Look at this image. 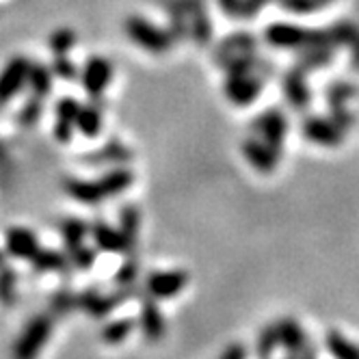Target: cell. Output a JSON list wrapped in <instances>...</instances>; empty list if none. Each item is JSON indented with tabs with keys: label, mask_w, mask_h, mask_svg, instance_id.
<instances>
[{
	"label": "cell",
	"mask_w": 359,
	"mask_h": 359,
	"mask_svg": "<svg viewBox=\"0 0 359 359\" xmlns=\"http://www.w3.org/2000/svg\"><path fill=\"white\" fill-rule=\"evenodd\" d=\"M123 27H126V35L130 37L137 46L147 50V53L165 55L171 50V43H173L171 33L158 29L156 24H151L149 20H145L141 15H128Z\"/></svg>",
	"instance_id": "6da1fadb"
},
{
	"label": "cell",
	"mask_w": 359,
	"mask_h": 359,
	"mask_svg": "<svg viewBox=\"0 0 359 359\" xmlns=\"http://www.w3.org/2000/svg\"><path fill=\"white\" fill-rule=\"evenodd\" d=\"M50 329H53V320L48 316H35L29 327L24 329V333L18 338L15 346H13V355L20 357V359H31L35 357L43 344L48 342L50 338Z\"/></svg>",
	"instance_id": "7a4b0ae2"
},
{
	"label": "cell",
	"mask_w": 359,
	"mask_h": 359,
	"mask_svg": "<svg viewBox=\"0 0 359 359\" xmlns=\"http://www.w3.org/2000/svg\"><path fill=\"white\" fill-rule=\"evenodd\" d=\"M253 130H255V135H260V139L271 149H275L277 154H281V147H284L286 133H288V123H286L284 113L277 111V109H271V111L262 113L258 119H255Z\"/></svg>",
	"instance_id": "3957f363"
},
{
	"label": "cell",
	"mask_w": 359,
	"mask_h": 359,
	"mask_svg": "<svg viewBox=\"0 0 359 359\" xmlns=\"http://www.w3.org/2000/svg\"><path fill=\"white\" fill-rule=\"evenodd\" d=\"M111 79H113V63L104 57H91L81 74L83 89L95 100L107 91Z\"/></svg>",
	"instance_id": "277c9868"
},
{
	"label": "cell",
	"mask_w": 359,
	"mask_h": 359,
	"mask_svg": "<svg viewBox=\"0 0 359 359\" xmlns=\"http://www.w3.org/2000/svg\"><path fill=\"white\" fill-rule=\"evenodd\" d=\"M31 61L27 57H13L0 72V104L9 102L29 81Z\"/></svg>",
	"instance_id": "5b68a950"
},
{
	"label": "cell",
	"mask_w": 359,
	"mask_h": 359,
	"mask_svg": "<svg viewBox=\"0 0 359 359\" xmlns=\"http://www.w3.org/2000/svg\"><path fill=\"white\" fill-rule=\"evenodd\" d=\"M264 83L253 74H238V76H227L225 81V95L227 100L236 107H247L255 97L260 95Z\"/></svg>",
	"instance_id": "8992f818"
},
{
	"label": "cell",
	"mask_w": 359,
	"mask_h": 359,
	"mask_svg": "<svg viewBox=\"0 0 359 359\" xmlns=\"http://www.w3.org/2000/svg\"><path fill=\"white\" fill-rule=\"evenodd\" d=\"M189 284L187 271H158L147 277V292L154 299H171Z\"/></svg>",
	"instance_id": "52a82bcc"
},
{
	"label": "cell",
	"mask_w": 359,
	"mask_h": 359,
	"mask_svg": "<svg viewBox=\"0 0 359 359\" xmlns=\"http://www.w3.org/2000/svg\"><path fill=\"white\" fill-rule=\"evenodd\" d=\"M266 41L275 48H284V50H294V48H305L307 41H310V31H305L301 27H294V24H286V22H275L266 29L264 33Z\"/></svg>",
	"instance_id": "ba28073f"
},
{
	"label": "cell",
	"mask_w": 359,
	"mask_h": 359,
	"mask_svg": "<svg viewBox=\"0 0 359 359\" xmlns=\"http://www.w3.org/2000/svg\"><path fill=\"white\" fill-rule=\"evenodd\" d=\"M241 149L243 156L251 163V167H255V171L260 173H273L279 163V154L271 149L262 139H245Z\"/></svg>",
	"instance_id": "9c48e42d"
},
{
	"label": "cell",
	"mask_w": 359,
	"mask_h": 359,
	"mask_svg": "<svg viewBox=\"0 0 359 359\" xmlns=\"http://www.w3.org/2000/svg\"><path fill=\"white\" fill-rule=\"evenodd\" d=\"M39 249V241L29 227H11L7 232V253L11 258L31 262Z\"/></svg>",
	"instance_id": "30bf717a"
},
{
	"label": "cell",
	"mask_w": 359,
	"mask_h": 359,
	"mask_svg": "<svg viewBox=\"0 0 359 359\" xmlns=\"http://www.w3.org/2000/svg\"><path fill=\"white\" fill-rule=\"evenodd\" d=\"M277 333H279V344L286 348L288 355H314L312 348H307L305 333L297 320H292V318L279 320Z\"/></svg>",
	"instance_id": "8fae6325"
},
{
	"label": "cell",
	"mask_w": 359,
	"mask_h": 359,
	"mask_svg": "<svg viewBox=\"0 0 359 359\" xmlns=\"http://www.w3.org/2000/svg\"><path fill=\"white\" fill-rule=\"evenodd\" d=\"M189 7V33L193 39L201 46H206L212 39V22L206 13V5L203 0H187Z\"/></svg>",
	"instance_id": "7c38bea8"
},
{
	"label": "cell",
	"mask_w": 359,
	"mask_h": 359,
	"mask_svg": "<svg viewBox=\"0 0 359 359\" xmlns=\"http://www.w3.org/2000/svg\"><path fill=\"white\" fill-rule=\"evenodd\" d=\"M303 135L310 141H314L318 145H327V147L340 145V141H342V130L336 123H333V119L327 121V119H320V117L307 119L303 123Z\"/></svg>",
	"instance_id": "4fadbf2b"
},
{
	"label": "cell",
	"mask_w": 359,
	"mask_h": 359,
	"mask_svg": "<svg viewBox=\"0 0 359 359\" xmlns=\"http://www.w3.org/2000/svg\"><path fill=\"white\" fill-rule=\"evenodd\" d=\"M91 234H93L97 249L109 251V253H117V251L126 253V241H123L121 229H115V227L107 225L104 221H97L91 225Z\"/></svg>",
	"instance_id": "5bb4252c"
},
{
	"label": "cell",
	"mask_w": 359,
	"mask_h": 359,
	"mask_svg": "<svg viewBox=\"0 0 359 359\" xmlns=\"http://www.w3.org/2000/svg\"><path fill=\"white\" fill-rule=\"evenodd\" d=\"M79 307H83L85 312H89L91 316L100 318V316H107L109 312H113L115 307L119 305V297L113 294V297H104L95 290H89V292H83L79 299H76Z\"/></svg>",
	"instance_id": "9a60e30c"
},
{
	"label": "cell",
	"mask_w": 359,
	"mask_h": 359,
	"mask_svg": "<svg viewBox=\"0 0 359 359\" xmlns=\"http://www.w3.org/2000/svg\"><path fill=\"white\" fill-rule=\"evenodd\" d=\"M141 329L145 333V338L156 342L165 336V318L163 312L156 307V303L145 301L141 307Z\"/></svg>",
	"instance_id": "2e32d148"
},
{
	"label": "cell",
	"mask_w": 359,
	"mask_h": 359,
	"mask_svg": "<svg viewBox=\"0 0 359 359\" xmlns=\"http://www.w3.org/2000/svg\"><path fill=\"white\" fill-rule=\"evenodd\" d=\"M133 180H135L133 171L121 167V169H113V171L102 175L97 180V187H100L102 195H104V199H107V197H115V195H119V193L130 189Z\"/></svg>",
	"instance_id": "e0dca14e"
},
{
	"label": "cell",
	"mask_w": 359,
	"mask_h": 359,
	"mask_svg": "<svg viewBox=\"0 0 359 359\" xmlns=\"http://www.w3.org/2000/svg\"><path fill=\"white\" fill-rule=\"evenodd\" d=\"M305 72L294 67L288 76H286V83H284V89H286V97L288 102L294 107V109H305L307 102H310V91H307V85H305Z\"/></svg>",
	"instance_id": "ac0fdd59"
},
{
	"label": "cell",
	"mask_w": 359,
	"mask_h": 359,
	"mask_svg": "<svg viewBox=\"0 0 359 359\" xmlns=\"http://www.w3.org/2000/svg\"><path fill=\"white\" fill-rule=\"evenodd\" d=\"M169 22H171V37L173 39H184L189 33V7L187 0H169L167 3Z\"/></svg>",
	"instance_id": "d6986e66"
},
{
	"label": "cell",
	"mask_w": 359,
	"mask_h": 359,
	"mask_svg": "<svg viewBox=\"0 0 359 359\" xmlns=\"http://www.w3.org/2000/svg\"><path fill=\"white\" fill-rule=\"evenodd\" d=\"M255 48V39L251 35H234L225 39L221 46H219V53H217V61L219 63H225L227 59H234L238 55H247V53H253Z\"/></svg>",
	"instance_id": "ffe728a7"
},
{
	"label": "cell",
	"mask_w": 359,
	"mask_h": 359,
	"mask_svg": "<svg viewBox=\"0 0 359 359\" xmlns=\"http://www.w3.org/2000/svg\"><path fill=\"white\" fill-rule=\"evenodd\" d=\"M119 219H121V234H123V241H126V253L133 255V249L137 245V236H139V223H141V217H139V210L135 206H126L121 212H119Z\"/></svg>",
	"instance_id": "44dd1931"
},
{
	"label": "cell",
	"mask_w": 359,
	"mask_h": 359,
	"mask_svg": "<svg viewBox=\"0 0 359 359\" xmlns=\"http://www.w3.org/2000/svg\"><path fill=\"white\" fill-rule=\"evenodd\" d=\"M65 189L81 203H97L104 199V195H102V191L97 187V180H93V182H89V180H67Z\"/></svg>",
	"instance_id": "7402d4cb"
},
{
	"label": "cell",
	"mask_w": 359,
	"mask_h": 359,
	"mask_svg": "<svg viewBox=\"0 0 359 359\" xmlns=\"http://www.w3.org/2000/svg\"><path fill=\"white\" fill-rule=\"evenodd\" d=\"M76 128H79L83 137H87V139L97 137L102 130V111L95 104L81 107L79 117H76Z\"/></svg>",
	"instance_id": "603a6c76"
},
{
	"label": "cell",
	"mask_w": 359,
	"mask_h": 359,
	"mask_svg": "<svg viewBox=\"0 0 359 359\" xmlns=\"http://www.w3.org/2000/svg\"><path fill=\"white\" fill-rule=\"evenodd\" d=\"M27 85L31 87L33 97L43 100V97L50 93V87H53V72H50V69H48L46 65H41V63H31Z\"/></svg>",
	"instance_id": "cb8c5ba5"
},
{
	"label": "cell",
	"mask_w": 359,
	"mask_h": 359,
	"mask_svg": "<svg viewBox=\"0 0 359 359\" xmlns=\"http://www.w3.org/2000/svg\"><path fill=\"white\" fill-rule=\"evenodd\" d=\"M33 269L39 273H48V271H63L67 266V255H63L61 251L55 249H39L33 260H31Z\"/></svg>",
	"instance_id": "d4e9b609"
},
{
	"label": "cell",
	"mask_w": 359,
	"mask_h": 359,
	"mask_svg": "<svg viewBox=\"0 0 359 359\" xmlns=\"http://www.w3.org/2000/svg\"><path fill=\"white\" fill-rule=\"evenodd\" d=\"M61 232H63V241H65V247H67L69 253L85 245L87 225H85L81 219H65V223H63V227H61Z\"/></svg>",
	"instance_id": "484cf974"
},
{
	"label": "cell",
	"mask_w": 359,
	"mask_h": 359,
	"mask_svg": "<svg viewBox=\"0 0 359 359\" xmlns=\"http://www.w3.org/2000/svg\"><path fill=\"white\" fill-rule=\"evenodd\" d=\"M333 41L336 43H348L353 50V63L355 67H359V29L353 27V24H338V27L331 29Z\"/></svg>",
	"instance_id": "4316f807"
},
{
	"label": "cell",
	"mask_w": 359,
	"mask_h": 359,
	"mask_svg": "<svg viewBox=\"0 0 359 359\" xmlns=\"http://www.w3.org/2000/svg\"><path fill=\"white\" fill-rule=\"evenodd\" d=\"M327 348L340 357V359H359V348L355 344H351L340 331H329L327 333Z\"/></svg>",
	"instance_id": "83f0119b"
},
{
	"label": "cell",
	"mask_w": 359,
	"mask_h": 359,
	"mask_svg": "<svg viewBox=\"0 0 359 359\" xmlns=\"http://www.w3.org/2000/svg\"><path fill=\"white\" fill-rule=\"evenodd\" d=\"M130 158H133V151L128 149L126 145H121L119 141H113V143L104 145L91 156L93 163H123V161H130Z\"/></svg>",
	"instance_id": "f1b7e54d"
},
{
	"label": "cell",
	"mask_w": 359,
	"mask_h": 359,
	"mask_svg": "<svg viewBox=\"0 0 359 359\" xmlns=\"http://www.w3.org/2000/svg\"><path fill=\"white\" fill-rule=\"evenodd\" d=\"M133 327H135V320L133 318L113 320V323H109L104 329H102V340H104L107 344H119V342H123L128 336H130Z\"/></svg>",
	"instance_id": "f546056e"
},
{
	"label": "cell",
	"mask_w": 359,
	"mask_h": 359,
	"mask_svg": "<svg viewBox=\"0 0 359 359\" xmlns=\"http://www.w3.org/2000/svg\"><path fill=\"white\" fill-rule=\"evenodd\" d=\"M76 43V35L72 29H59L53 33V37H50V50H53V55H67L72 46Z\"/></svg>",
	"instance_id": "4dcf8cb0"
},
{
	"label": "cell",
	"mask_w": 359,
	"mask_h": 359,
	"mask_svg": "<svg viewBox=\"0 0 359 359\" xmlns=\"http://www.w3.org/2000/svg\"><path fill=\"white\" fill-rule=\"evenodd\" d=\"M279 344V333H277V323L275 325H269L260 331V336H258V355L260 357H269L275 346Z\"/></svg>",
	"instance_id": "1f68e13d"
},
{
	"label": "cell",
	"mask_w": 359,
	"mask_h": 359,
	"mask_svg": "<svg viewBox=\"0 0 359 359\" xmlns=\"http://www.w3.org/2000/svg\"><path fill=\"white\" fill-rule=\"evenodd\" d=\"M39 115H41V100L39 97H31L27 104L22 107V111L18 113V123L29 128V126L37 123Z\"/></svg>",
	"instance_id": "d6a6232c"
},
{
	"label": "cell",
	"mask_w": 359,
	"mask_h": 359,
	"mask_svg": "<svg viewBox=\"0 0 359 359\" xmlns=\"http://www.w3.org/2000/svg\"><path fill=\"white\" fill-rule=\"evenodd\" d=\"M355 93V89L348 83H336L329 91H327V100H329V107H342L348 102V97Z\"/></svg>",
	"instance_id": "836d02e7"
},
{
	"label": "cell",
	"mask_w": 359,
	"mask_h": 359,
	"mask_svg": "<svg viewBox=\"0 0 359 359\" xmlns=\"http://www.w3.org/2000/svg\"><path fill=\"white\" fill-rule=\"evenodd\" d=\"M79 111H81V104H79V102H76L74 97H63V100H59V104H57V119L76 123Z\"/></svg>",
	"instance_id": "e575fe53"
},
{
	"label": "cell",
	"mask_w": 359,
	"mask_h": 359,
	"mask_svg": "<svg viewBox=\"0 0 359 359\" xmlns=\"http://www.w3.org/2000/svg\"><path fill=\"white\" fill-rule=\"evenodd\" d=\"M137 273H139V262H137V258L135 255H130L123 264H121V269H119V273H117V284H121V286H130L133 281L137 279Z\"/></svg>",
	"instance_id": "d590c367"
},
{
	"label": "cell",
	"mask_w": 359,
	"mask_h": 359,
	"mask_svg": "<svg viewBox=\"0 0 359 359\" xmlns=\"http://www.w3.org/2000/svg\"><path fill=\"white\" fill-rule=\"evenodd\" d=\"M13 288H15V275L11 269H7L3 264V271H0V299L5 303L13 301Z\"/></svg>",
	"instance_id": "8d00e7d4"
},
{
	"label": "cell",
	"mask_w": 359,
	"mask_h": 359,
	"mask_svg": "<svg viewBox=\"0 0 359 359\" xmlns=\"http://www.w3.org/2000/svg\"><path fill=\"white\" fill-rule=\"evenodd\" d=\"M69 258H72V262L79 266V269H89V266H93V262H95V249H89V247H79L76 251H72L69 253Z\"/></svg>",
	"instance_id": "74e56055"
},
{
	"label": "cell",
	"mask_w": 359,
	"mask_h": 359,
	"mask_svg": "<svg viewBox=\"0 0 359 359\" xmlns=\"http://www.w3.org/2000/svg\"><path fill=\"white\" fill-rule=\"evenodd\" d=\"M281 5L290 11H297V13H310L318 7H323L325 3L323 0H279Z\"/></svg>",
	"instance_id": "f35d334b"
},
{
	"label": "cell",
	"mask_w": 359,
	"mask_h": 359,
	"mask_svg": "<svg viewBox=\"0 0 359 359\" xmlns=\"http://www.w3.org/2000/svg\"><path fill=\"white\" fill-rule=\"evenodd\" d=\"M53 69H55L57 76H61V79H65V81H72L74 76H76V67H74V63L69 61L67 55H57Z\"/></svg>",
	"instance_id": "ab89813d"
},
{
	"label": "cell",
	"mask_w": 359,
	"mask_h": 359,
	"mask_svg": "<svg viewBox=\"0 0 359 359\" xmlns=\"http://www.w3.org/2000/svg\"><path fill=\"white\" fill-rule=\"evenodd\" d=\"M74 128H76V123L57 119V121H55V128H53V135H55V139H57L59 143H69L72 137H74Z\"/></svg>",
	"instance_id": "60d3db41"
},
{
	"label": "cell",
	"mask_w": 359,
	"mask_h": 359,
	"mask_svg": "<svg viewBox=\"0 0 359 359\" xmlns=\"http://www.w3.org/2000/svg\"><path fill=\"white\" fill-rule=\"evenodd\" d=\"M271 0H241V15L243 18H255L262 7H266Z\"/></svg>",
	"instance_id": "b9f144b4"
},
{
	"label": "cell",
	"mask_w": 359,
	"mask_h": 359,
	"mask_svg": "<svg viewBox=\"0 0 359 359\" xmlns=\"http://www.w3.org/2000/svg\"><path fill=\"white\" fill-rule=\"evenodd\" d=\"M221 357H223V359H245V357H247V348H245L243 344L234 342V344H229V346L221 353Z\"/></svg>",
	"instance_id": "7bdbcfd3"
},
{
	"label": "cell",
	"mask_w": 359,
	"mask_h": 359,
	"mask_svg": "<svg viewBox=\"0 0 359 359\" xmlns=\"http://www.w3.org/2000/svg\"><path fill=\"white\" fill-rule=\"evenodd\" d=\"M219 5L225 15H232V18L241 15V0H219Z\"/></svg>",
	"instance_id": "ee69618b"
},
{
	"label": "cell",
	"mask_w": 359,
	"mask_h": 359,
	"mask_svg": "<svg viewBox=\"0 0 359 359\" xmlns=\"http://www.w3.org/2000/svg\"><path fill=\"white\" fill-rule=\"evenodd\" d=\"M3 158H5V147L0 145V161H3Z\"/></svg>",
	"instance_id": "f6af8a7d"
},
{
	"label": "cell",
	"mask_w": 359,
	"mask_h": 359,
	"mask_svg": "<svg viewBox=\"0 0 359 359\" xmlns=\"http://www.w3.org/2000/svg\"><path fill=\"white\" fill-rule=\"evenodd\" d=\"M5 264V258H3V255H0V266H3Z\"/></svg>",
	"instance_id": "bcb514c9"
},
{
	"label": "cell",
	"mask_w": 359,
	"mask_h": 359,
	"mask_svg": "<svg viewBox=\"0 0 359 359\" xmlns=\"http://www.w3.org/2000/svg\"><path fill=\"white\" fill-rule=\"evenodd\" d=\"M323 3H329V0H323Z\"/></svg>",
	"instance_id": "7dc6e473"
}]
</instances>
